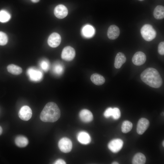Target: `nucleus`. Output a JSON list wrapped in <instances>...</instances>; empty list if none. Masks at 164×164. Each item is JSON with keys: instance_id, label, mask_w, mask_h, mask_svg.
I'll list each match as a JSON object with an SVG mask.
<instances>
[{"instance_id": "a878e982", "label": "nucleus", "mask_w": 164, "mask_h": 164, "mask_svg": "<svg viewBox=\"0 0 164 164\" xmlns=\"http://www.w3.org/2000/svg\"><path fill=\"white\" fill-rule=\"evenodd\" d=\"M8 41V37L4 32L0 31V45L4 46L6 45Z\"/></svg>"}, {"instance_id": "bb28decb", "label": "nucleus", "mask_w": 164, "mask_h": 164, "mask_svg": "<svg viewBox=\"0 0 164 164\" xmlns=\"http://www.w3.org/2000/svg\"><path fill=\"white\" fill-rule=\"evenodd\" d=\"M40 66L42 69L45 71H47L50 67L48 61L46 59L42 60L40 62Z\"/></svg>"}, {"instance_id": "2f4dec72", "label": "nucleus", "mask_w": 164, "mask_h": 164, "mask_svg": "<svg viewBox=\"0 0 164 164\" xmlns=\"http://www.w3.org/2000/svg\"><path fill=\"white\" fill-rule=\"evenodd\" d=\"M34 3H37L40 0H31Z\"/></svg>"}, {"instance_id": "72a5a7b5", "label": "nucleus", "mask_w": 164, "mask_h": 164, "mask_svg": "<svg viewBox=\"0 0 164 164\" xmlns=\"http://www.w3.org/2000/svg\"><path fill=\"white\" fill-rule=\"evenodd\" d=\"M119 163L116 162H113L112 164H118Z\"/></svg>"}, {"instance_id": "4468645a", "label": "nucleus", "mask_w": 164, "mask_h": 164, "mask_svg": "<svg viewBox=\"0 0 164 164\" xmlns=\"http://www.w3.org/2000/svg\"><path fill=\"white\" fill-rule=\"evenodd\" d=\"M95 30L94 27L90 25L84 26L82 29L81 33L83 37L87 38L92 37L94 34Z\"/></svg>"}, {"instance_id": "ddd939ff", "label": "nucleus", "mask_w": 164, "mask_h": 164, "mask_svg": "<svg viewBox=\"0 0 164 164\" xmlns=\"http://www.w3.org/2000/svg\"><path fill=\"white\" fill-rule=\"evenodd\" d=\"M120 32V30L118 26L115 25H112L108 28L107 36L110 39H115L118 37Z\"/></svg>"}, {"instance_id": "f3484780", "label": "nucleus", "mask_w": 164, "mask_h": 164, "mask_svg": "<svg viewBox=\"0 0 164 164\" xmlns=\"http://www.w3.org/2000/svg\"><path fill=\"white\" fill-rule=\"evenodd\" d=\"M77 139L81 144H87L91 141V138L88 133L85 132H81L78 134Z\"/></svg>"}, {"instance_id": "6e6552de", "label": "nucleus", "mask_w": 164, "mask_h": 164, "mask_svg": "<svg viewBox=\"0 0 164 164\" xmlns=\"http://www.w3.org/2000/svg\"><path fill=\"white\" fill-rule=\"evenodd\" d=\"M123 142L121 139H115L111 141L108 144L109 149L113 153H117L122 148Z\"/></svg>"}, {"instance_id": "cd10ccee", "label": "nucleus", "mask_w": 164, "mask_h": 164, "mask_svg": "<svg viewBox=\"0 0 164 164\" xmlns=\"http://www.w3.org/2000/svg\"><path fill=\"white\" fill-rule=\"evenodd\" d=\"M121 116V112L120 110L118 108H113L111 116L114 119L117 120L120 118Z\"/></svg>"}, {"instance_id": "b1692460", "label": "nucleus", "mask_w": 164, "mask_h": 164, "mask_svg": "<svg viewBox=\"0 0 164 164\" xmlns=\"http://www.w3.org/2000/svg\"><path fill=\"white\" fill-rule=\"evenodd\" d=\"M11 17V15L7 11L5 10L0 11V22H7L10 19Z\"/></svg>"}, {"instance_id": "a211bd4d", "label": "nucleus", "mask_w": 164, "mask_h": 164, "mask_svg": "<svg viewBox=\"0 0 164 164\" xmlns=\"http://www.w3.org/2000/svg\"><path fill=\"white\" fill-rule=\"evenodd\" d=\"M15 142L16 145L20 148L26 146L29 143L28 138L26 137L21 135L17 136L15 139Z\"/></svg>"}, {"instance_id": "f704fd0d", "label": "nucleus", "mask_w": 164, "mask_h": 164, "mask_svg": "<svg viewBox=\"0 0 164 164\" xmlns=\"http://www.w3.org/2000/svg\"><path fill=\"white\" fill-rule=\"evenodd\" d=\"M164 141H163V142H162V145L164 147Z\"/></svg>"}, {"instance_id": "9d476101", "label": "nucleus", "mask_w": 164, "mask_h": 164, "mask_svg": "<svg viewBox=\"0 0 164 164\" xmlns=\"http://www.w3.org/2000/svg\"><path fill=\"white\" fill-rule=\"evenodd\" d=\"M145 54L141 51L136 52L133 55L132 61L133 63L136 66H140L143 64L146 60Z\"/></svg>"}, {"instance_id": "c85d7f7f", "label": "nucleus", "mask_w": 164, "mask_h": 164, "mask_svg": "<svg viewBox=\"0 0 164 164\" xmlns=\"http://www.w3.org/2000/svg\"><path fill=\"white\" fill-rule=\"evenodd\" d=\"M158 52L162 55L164 54V42H161L160 43L158 46Z\"/></svg>"}, {"instance_id": "20e7f679", "label": "nucleus", "mask_w": 164, "mask_h": 164, "mask_svg": "<svg viewBox=\"0 0 164 164\" xmlns=\"http://www.w3.org/2000/svg\"><path fill=\"white\" fill-rule=\"evenodd\" d=\"M27 73L30 79L34 81H39L43 77V73L40 70L34 67L28 69Z\"/></svg>"}, {"instance_id": "c756f323", "label": "nucleus", "mask_w": 164, "mask_h": 164, "mask_svg": "<svg viewBox=\"0 0 164 164\" xmlns=\"http://www.w3.org/2000/svg\"><path fill=\"white\" fill-rule=\"evenodd\" d=\"M113 108H109L106 109L104 113V115L106 118H108L111 116L112 113Z\"/></svg>"}, {"instance_id": "1a4fd4ad", "label": "nucleus", "mask_w": 164, "mask_h": 164, "mask_svg": "<svg viewBox=\"0 0 164 164\" xmlns=\"http://www.w3.org/2000/svg\"><path fill=\"white\" fill-rule=\"evenodd\" d=\"M61 42V36L56 32L52 33L49 37L47 40L49 45L53 48H55L58 46Z\"/></svg>"}, {"instance_id": "9b49d317", "label": "nucleus", "mask_w": 164, "mask_h": 164, "mask_svg": "<svg viewBox=\"0 0 164 164\" xmlns=\"http://www.w3.org/2000/svg\"><path fill=\"white\" fill-rule=\"evenodd\" d=\"M68 11L67 7L64 5L60 4L57 5L54 9V14L58 18L62 19L66 17Z\"/></svg>"}, {"instance_id": "7ed1b4c3", "label": "nucleus", "mask_w": 164, "mask_h": 164, "mask_svg": "<svg viewBox=\"0 0 164 164\" xmlns=\"http://www.w3.org/2000/svg\"><path fill=\"white\" fill-rule=\"evenodd\" d=\"M141 33L143 38L146 41H150L155 38L156 33L152 26L149 24H146L142 27Z\"/></svg>"}, {"instance_id": "473e14b6", "label": "nucleus", "mask_w": 164, "mask_h": 164, "mask_svg": "<svg viewBox=\"0 0 164 164\" xmlns=\"http://www.w3.org/2000/svg\"><path fill=\"white\" fill-rule=\"evenodd\" d=\"M2 132V127L0 126V135H1Z\"/></svg>"}, {"instance_id": "412c9836", "label": "nucleus", "mask_w": 164, "mask_h": 164, "mask_svg": "<svg viewBox=\"0 0 164 164\" xmlns=\"http://www.w3.org/2000/svg\"><path fill=\"white\" fill-rule=\"evenodd\" d=\"M145 155L142 153H138L134 156L132 162L134 164H144L146 162Z\"/></svg>"}, {"instance_id": "423d86ee", "label": "nucleus", "mask_w": 164, "mask_h": 164, "mask_svg": "<svg viewBox=\"0 0 164 164\" xmlns=\"http://www.w3.org/2000/svg\"><path fill=\"white\" fill-rule=\"evenodd\" d=\"M75 54V51L73 48L70 46H67L63 50L61 57L65 61H70L74 59Z\"/></svg>"}, {"instance_id": "f8f14e48", "label": "nucleus", "mask_w": 164, "mask_h": 164, "mask_svg": "<svg viewBox=\"0 0 164 164\" xmlns=\"http://www.w3.org/2000/svg\"><path fill=\"white\" fill-rule=\"evenodd\" d=\"M149 121L146 118H142L138 122L137 132L139 135L142 134L147 130L149 125Z\"/></svg>"}, {"instance_id": "5701e85b", "label": "nucleus", "mask_w": 164, "mask_h": 164, "mask_svg": "<svg viewBox=\"0 0 164 164\" xmlns=\"http://www.w3.org/2000/svg\"><path fill=\"white\" fill-rule=\"evenodd\" d=\"M64 67L63 65L60 63H55L53 67L52 70L54 74L57 75H60L63 72Z\"/></svg>"}, {"instance_id": "7c9ffc66", "label": "nucleus", "mask_w": 164, "mask_h": 164, "mask_svg": "<svg viewBox=\"0 0 164 164\" xmlns=\"http://www.w3.org/2000/svg\"><path fill=\"white\" fill-rule=\"evenodd\" d=\"M55 164H66V162L63 160L61 159H58L56 160L54 163Z\"/></svg>"}, {"instance_id": "39448f33", "label": "nucleus", "mask_w": 164, "mask_h": 164, "mask_svg": "<svg viewBox=\"0 0 164 164\" xmlns=\"http://www.w3.org/2000/svg\"><path fill=\"white\" fill-rule=\"evenodd\" d=\"M58 145L61 151L64 153H68L71 150L72 144L70 139L64 137L61 139L59 141Z\"/></svg>"}, {"instance_id": "0eeeda50", "label": "nucleus", "mask_w": 164, "mask_h": 164, "mask_svg": "<svg viewBox=\"0 0 164 164\" xmlns=\"http://www.w3.org/2000/svg\"><path fill=\"white\" fill-rule=\"evenodd\" d=\"M19 118L22 120L27 121L31 118L32 115V111L30 108L27 105L22 106L19 111Z\"/></svg>"}, {"instance_id": "4be33fe9", "label": "nucleus", "mask_w": 164, "mask_h": 164, "mask_svg": "<svg viewBox=\"0 0 164 164\" xmlns=\"http://www.w3.org/2000/svg\"><path fill=\"white\" fill-rule=\"evenodd\" d=\"M7 69L9 73L15 75L20 74L22 71V69L21 67L14 64L8 65Z\"/></svg>"}, {"instance_id": "dca6fc26", "label": "nucleus", "mask_w": 164, "mask_h": 164, "mask_svg": "<svg viewBox=\"0 0 164 164\" xmlns=\"http://www.w3.org/2000/svg\"><path fill=\"white\" fill-rule=\"evenodd\" d=\"M126 57L125 55L121 52L118 53L116 55L115 59L114 66L117 69L120 68L123 64L126 61Z\"/></svg>"}, {"instance_id": "f03ea898", "label": "nucleus", "mask_w": 164, "mask_h": 164, "mask_svg": "<svg viewBox=\"0 0 164 164\" xmlns=\"http://www.w3.org/2000/svg\"><path fill=\"white\" fill-rule=\"evenodd\" d=\"M60 115V110L56 104L51 102L45 105L40 114V118L45 122H53L59 119Z\"/></svg>"}, {"instance_id": "2eb2a0df", "label": "nucleus", "mask_w": 164, "mask_h": 164, "mask_svg": "<svg viewBox=\"0 0 164 164\" xmlns=\"http://www.w3.org/2000/svg\"><path fill=\"white\" fill-rule=\"evenodd\" d=\"M79 116L81 120L85 122H90L93 119L92 114L91 111L86 109H84L80 111Z\"/></svg>"}, {"instance_id": "6ab92c4d", "label": "nucleus", "mask_w": 164, "mask_h": 164, "mask_svg": "<svg viewBox=\"0 0 164 164\" xmlns=\"http://www.w3.org/2000/svg\"><path fill=\"white\" fill-rule=\"evenodd\" d=\"M92 82L97 85L103 84L105 82L104 78L100 74L97 73L92 74L91 77Z\"/></svg>"}, {"instance_id": "c9c22d12", "label": "nucleus", "mask_w": 164, "mask_h": 164, "mask_svg": "<svg viewBox=\"0 0 164 164\" xmlns=\"http://www.w3.org/2000/svg\"><path fill=\"white\" fill-rule=\"evenodd\" d=\"M139 0V1H143V0Z\"/></svg>"}, {"instance_id": "aec40b11", "label": "nucleus", "mask_w": 164, "mask_h": 164, "mask_svg": "<svg viewBox=\"0 0 164 164\" xmlns=\"http://www.w3.org/2000/svg\"><path fill=\"white\" fill-rule=\"evenodd\" d=\"M153 15L157 19H161L164 17V7L161 5H157L155 9Z\"/></svg>"}, {"instance_id": "f257e3e1", "label": "nucleus", "mask_w": 164, "mask_h": 164, "mask_svg": "<svg viewBox=\"0 0 164 164\" xmlns=\"http://www.w3.org/2000/svg\"><path fill=\"white\" fill-rule=\"evenodd\" d=\"M140 77L143 82L152 87L158 88L162 84V79L160 74L153 68H148L145 70L141 73Z\"/></svg>"}, {"instance_id": "393cba45", "label": "nucleus", "mask_w": 164, "mask_h": 164, "mask_svg": "<svg viewBox=\"0 0 164 164\" xmlns=\"http://www.w3.org/2000/svg\"><path fill=\"white\" fill-rule=\"evenodd\" d=\"M132 127V123L129 121H124L122 125L121 131L124 133H127L130 131Z\"/></svg>"}]
</instances>
